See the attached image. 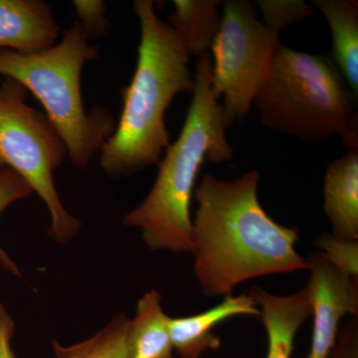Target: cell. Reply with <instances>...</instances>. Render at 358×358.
I'll return each instance as SVG.
<instances>
[{"instance_id": "12", "label": "cell", "mask_w": 358, "mask_h": 358, "mask_svg": "<svg viewBox=\"0 0 358 358\" xmlns=\"http://www.w3.org/2000/svg\"><path fill=\"white\" fill-rule=\"evenodd\" d=\"M324 200L334 234L358 241V150H348L327 166Z\"/></svg>"}, {"instance_id": "6", "label": "cell", "mask_w": 358, "mask_h": 358, "mask_svg": "<svg viewBox=\"0 0 358 358\" xmlns=\"http://www.w3.org/2000/svg\"><path fill=\"white\" fill-rule=\"evenodd\" d=\"M27 93L9 78L0 83V166L15 171L43 200L51 217L49 236L66 243L81 226L63 206L54 183L67 148L48 117L26 103Z\"/></svg>"}, {"instance_id": "13", "label": "cell", "mask_w": 358, "mask_h": 358, "mask_svg": "<svg viewBox=\"0 0 358 358\" xmlns=\"http://www.w3.org/2000/svg\"><path fill=\"white\" fill-rule=\"evenodd\" d=\"M333 37L334 62L353 95H358V2L357 0H315Z\"/></svg>"}, {"instance_id": "11", "label": "cell", "mask_w": 358, "mask_h": 358, "mask_svg": "<svg viewBox=\"0 0 358 358\" xmlns=\"http://www.w3.org/2000/svg\"><path fill=\"white\" fill-rule=\"evenodd\" d=\"M248 294L260 310V317L267 334L266 358H292L296 334L312 315V306L306 289L282 296L254 287Z\"/></svg>"}, {"instance_id": "7", "label": "cell", "mask_w": 358, "mask_h": 358, "mask_svg": "<svg viewBox=\"0 0 358 358\" xmlns=\"http://www.w3.org/2000/svg\"><path fill=\"white\" fill-rule=\"evenodd\" d=\"M222 8L210 48L211 90L216 99L222 96L232 124L248 114L281 43L279 34L258 20L251 2L227 0Z\"/></svg>"}, {"instance_id": "19", "label": "cell", "mask_w": 358, "mask_h": 358, "mask_svg": "<svg viewBox=\"0 0 358 358\" xmlns=\"http://www.w3.org/2000/svg\"><path fill=\"white\" fill-rule=\"evenodd\" d=\"M32 192L29 185L15 171L6 166H0V214L14 202L29 197ZM0 267L17 277L22 275L20 268L13 262V259L7 255L1 246H0Z\"/></svg>"}, {"instance_id": "16", "label": "cell", "mask_w": 358, "mask_h": 358, "mask_svg": "<svg viewBox=\"0 0 358 358\" xmlns=\"http://www.w3.org/2000/svg\"><path fill=\"white\" fill-rule=\"evenodd\" d=\"M129 326L128 317L117 315L93 338L67 348L53 341V350L57 358H129Z\"/></svg>"}, {"instance_id": "8", "label": "cell", "mask_w": 358, "mask_h": 358, "mask_svg": "<svg viewBox=\"0 0 358 358\" xmlns=\"http://www.w3.org/2000/svg\"><path fill=\"white\" fill-rule=\"evenodd\" d=\"M310 281L306 286L313 315L308 358H329L346 315H358V281L341 274L320 252L307 259Z\"/></svg>"}, {"instance_id": "15", "label": "cell", "mask_w": 358, "mask_h": 358, "mask_svg": "<svg viewBox=\"0 0 358 358\" xmlns=\"http://www.w3.org/2000/svg\"><path fill=\"white\" fill-rule=\"evenodd\" d=\"M169 23L189 55L208 53L221 25L219 0H174Z\"/></svg>"}, {"instance_id": "4", "label": "cell", "mask_w": 358, "mask_h": 358, "mask_svg": "<svg viewBox=\"0 0 358 358\" xmlns=\"http://www.w3.org/2000/svg\"><path fill=\"white\" fill-rule=\"evenodd\" d=\"M355 96L333 59L280 44L254 105L273 131L310 141L339 136L358 150Z\"/></svg>"}, {"instance_id": "3", "label": "cell", "mask_w": 358, "mask_h": 358, "mask_svg": "<svg viewBox=\"0 0 358 358\" xmlns=\"http://www.w3.org/2000/svg\"><path fill=\"white\" fill-rule=\"evenodd\" d=\"M211 74L208 52L199 56L192 103L180 134L162 155L147 197L124 217L126 225L141 228L143 241L152 250L192 252L190 206L200 169L205 159L220 164L234 157L226 136L231 124L222 103L212 93Z\"/></svg>"}, {"instance_id": "20", "label": "cell", "mask_w": 358, "mask_h": 358, "mask_svg": "<svg viewBox=\"0 0 358 358\" xmlns=\"http://www.w3.org/2000/svg\"><path fill=\"white\" fill-rule=\"evenodd\" d=\"M73 7L76 11L78 22L90 40L101 38L109 31L107 6L102 0H75Z\"/></svg>"}, {"instance_id": "5", "label": "cell", "mask_w": 358, "mask_h": 358, "mask_svg": "<svg viewBox=\"0 0 358 358\" xmlns=\"http://www.w3.org/2000/svg\"><path fill=\"white\" fill-rule=\"evenodd\" d=\"M99 56L78 21L50 48L33 53L0 50V76L31 92L67 148L71 164L84 169L112 136L115 122L103 107L85 109L82 72Z\"/></svg>"}, {"instance_id": "21", "label": "cell", "mask_w": 358, "mask_h": 358, "mask_svg": "<svg viewBox=\"0 0 358 358\" xmlns=\"http://www.w3.org/2000/svg\"><path fill=\"white\" fill-rule=\"evenodd\" d=\"M329 358H358L357 317L348 320L339 331Z\"/></svg>"}, {"instance_id": "14", "label": "cell", "mask_w": 358, "mask_h": 358, "mask_svg": "<svg viewBox=\"0 0 358 358\" xmlns=\"http://www.w3.org/2000/svg\"><path fill=\"white\" fill-rule=\"evenodd\" d=\"M160 301L162 296L155 289L138 301L136 317L129 320V358H173L171 317L162 310Z\"/></svg>"}, {"instance_id": "10", "label": "cell", "mask_w": 358, "mask_h": 358, "mask_svg": "<svg viewBox=\"0 0 358 358\" xmlns=\"http://www.w3.org/2000/svg\"><path fill=\"white\" fill-rule=\"evenodd\" d=\"M260 317L255 300L249 294L228 296L215 307L201 313L171 317L169 334L178 358H199L202 353L220 348L221 341L213 333L221 322L231 317Z\"/></svg>"}, {"instance_id": "2", "label": "cell", "mask_w": 358, "mask_h": 358, "mask_svg": "<svg viewBox=\"0 0 358 358\" xmlns=\"http://www.w3.org/2000/svg\"><path fill=\"white\" fill-rule=\"evenodd\" d=\"M141 42L133 79L122 90V110L101 148L100 166L110 178L133 176L159 164L171 145L166 114L179 94L192 93L189 53L152 0H136Z\"/></svg>"}, {"instance_id": "1", "label": "cell", "mask_w": 358, "mask_h": 358, "mask_svg": "<svg viewBox=\"0 0 358 358\" xmlns=\"http://www.w3.org/2000/svg\"><path fill=\"white\" fill-rule=\"evenodd\" d=\"M259 182L257 171L233 180L207 173L195 189L190 253L205 296H232L248 280L308 268L296 250L299 230L268 215L259 201Z\"/></svg>"}, {"instance_id": "22", "label": "cell", "mask_w": 358, "mask_h": 358, "mask_svg": "<svg viewBox=\"0 0 358 358\" xmlns=\"http://www.w3.org/2000/svg\"><path fill=\"white\" fill-rule=\"evenodd\" d=\"M15 322L0 303V358H15L11 341H13Z\"/></svg>"}, {"instance_id": "9", "label": "cell", "mask_w": 358, "mask_h": 358, "mask_svg": "<svg viewBox=\"0 0 358 358\" xmlns=\"http://www.w3.org/2000/svg\"><path fill=\"white\" fill-rule=\"evenodd\" d=\"M61 28L42 0H0V50L33 53L50 48Z\"/></svg>"}, {"instance_id": "18", "label": "cell", "mask_w": 358, "mask_h": 358, "mask_svg": "<svg viewBox=\"0 0 358 358\" xmlns=\"http://www.w3.org/2000/svg\"><path fill=\"white\" fill-rule=\"evenodd\" d=\"M257 4L262 11L264 24L277 34L313 14L312 7L301 0H258Z\"/></svg>"}, {"instance_id": "17", "label": "cell", "mask_w": 358, "mask_h": 358, "mask_svg": "<svg viewBox=\"0 0 358 358\" xmlns=\"http://www.w3.org/2000/svg\"><path fill=\"white\" fill-rule=\"evenodd\" d=\"M315 245L338 272L358 281V241L326 233L317 240Z\"/></svg>"}]
</instances>
